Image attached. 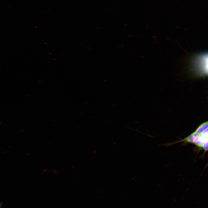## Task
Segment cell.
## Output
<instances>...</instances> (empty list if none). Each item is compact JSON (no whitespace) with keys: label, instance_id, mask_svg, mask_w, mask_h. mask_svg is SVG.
Segmentation results:
<instances>
[{"label":"cell","instance_id":"7a4b0ae2","mask_svg":"<svg viewBox=\"0 0 208 208\" xmlns=\"http://www.w3.org/2000/svg\"><path fill=\"white\" fill-rule=\"evenodd\" d=\"M198 134L193 132L181 141L194 144L195 140Z\"/></svg>","mask_w":208,"mask_h":208},{"label":"cell","instance_id":"277c9868","mask_svg":"<svg viewBox=\"0 0 208 208\" xmlns=\"http://www.w3.org/2000/svg\"><path fill=\"white\" fill-rule=\"evenodd\" d=\"M203 148L205 151L208 150V141L205 142H204Z\"/></svg>","mask_w":208,"mask_h":208},{"label":"cell","instance_id":"3957f363","mask_svg":"<svg viewBox=\"0 0 208 208\" xmlns=\"http://www.w3.org/2000/svg\"><path fill=\"white\" fill-rule=\"evenodd\" d=\"M204 142L208 141V128L200 134Z\"/></svg>","mask_w":208,"mask_h":208},{"label":"cell","instance_id":"6da1fadb","mask_svg":"<svg viewBox=\"0 0 208 208\" xmlns=\"http://www.w3.org/2000/svg\"><path fill=\"white\" fill-rule=\"evenodd\" d=\"M208 128V120L200 125L194 132L197 134H200Z\"/></svg>","mask_w":208,"mask_h":208}]
</instances>
